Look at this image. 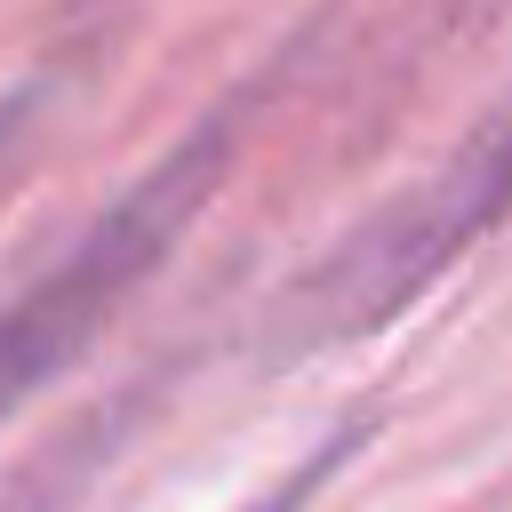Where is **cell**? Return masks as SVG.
<instances>
[{
  "label": "cell",
  "mask_w": 512,
  "mask_h": 512,
  "mask_svg": "<svg viewBox=\"0 0 512 512\" xmlns=\"http://www.w3.org/2000/svg\"><path fill=\"white\" fill-rule=\"evenodd\" d=\"M240 152V112H208L192 136H176L136 184H120L32 280L0 296V424L40 400L64 368L88 360V344L128 312V296L168 264V248L200 224L224 168Z\"/></svg>",
  "instance_id": "cell-1"
},
{
  "label": "cell",
  "mask_w": 512,
  "mask_h": 512,
  "mask_svg": "<svg viewBox=\"0 0 512 512\" xmlns=\"http://www.w3.org/2000/svg\"><path fill=\"white\" fill-rule=\"evenodd\" d=\"M512 216V80L488 96V112L392 200H376L360 224H344L280 296L272 328L288 352L352 344L408 312L440 272L464 264L472 240H488Z\"/></svg>",
  "instance_id": "cell-2"
},
{
  "label": "cell",
  "mask_w": 512,
  "mask_h": 512,
  "mask_svg": "<svg viewBox=\"0 0 512 512\" xmlns=\"http://www.w3.org/2000/svg\"><path fill=\"white\" fill-rule=\"evenodd\" d=\"M104 424H80L72 440H56L40 464H24L16 480H8V496H0V512H72V496L88 488V472L104 464Z\"/></svg>",
  "instance_id": "cell-3"
},
{
  "label": "cell",
  "mask_w": 512,
  "mask_h": 512,
  "mask_svg": "<svg viewBox=\"0 0 512 512\" xmlns=\"http://www.w3.org/2000/svg\"><path fill=\"white\" fill-rule=\"evenodd\" d=\"M48 96H56V72H32V80L0 88V192L24 176V160L40 144V120H48Z\"/></svg>",
  "instance_id": "cell-4"
},
{
  "label": "cell",
  "mask_w": 512,
  "mask_h": 512,
  "mask_svg": "<svg viewBox=\"0 0 512 512\" xmlns=\"http://www.w3.org/2000/svg\"><path fill=\"white\" fill-rule=\"evenodd\" d=\"M344 456H352V432L320 440V456H304V464H296L288 480H272V488H264L256 504H240V512H304V496H312V488H320V480H328V472H336Z\"/></svg>",
  "instance_id": "cell-5"
}]
</instances>
